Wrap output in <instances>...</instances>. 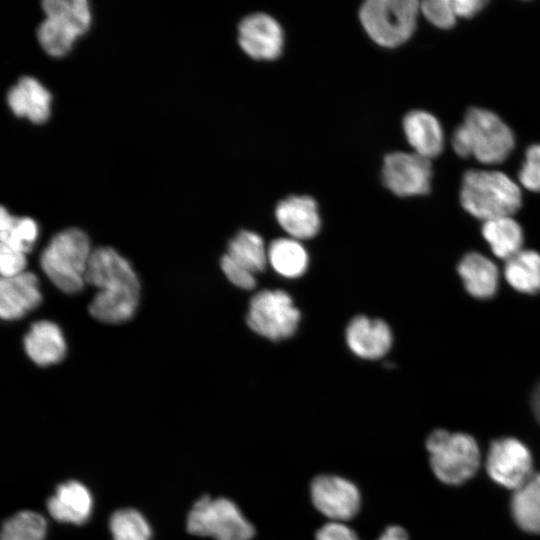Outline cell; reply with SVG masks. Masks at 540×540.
<instances>
[{
    "instance_id": "obj_1",
    "label": "cell",
    "mask_w": 540,
    "mask_h": 540,
    "mask_svg": "<svg viewBox=\"0 0 540 540\" xmlns=\"http://www.w3.org/2000/svg\"><path fill=\"white\" fill-rule=\"evenodd\" d=\"M85 283L98 288L89 305L95 319L116 324L133 316L140 296L139 280L129 262L113 248L93 250Z\"/></svg>"
},
{
    "instance_id": "obj_34",
    "label": "cell",
    "mask_w": 540,
    "mask_h": 540,
    "mask_svg": "<svg viewBox=\"0 0 540 540\" xmlns=\"http://www.w3.org/2000/svg\"><path fill=\"white\" fill-rule=\"evenodd\" d=\"M26 254L5 246L0 247V272L2 277H13L25 272Z\"/></svg>"
},
{
    "instance_id": "obj_6",
    "label": "cell",
    "mask_w": 540,
    "mask_h": 540,
    "mask_svg": "<svg viewBox=\"0 0 540 540\" xmlns=\"http://www.w3.org/2000/svg\"><path fill=\"white\" fill-rule=\"evenodd\" d=\"M420 12L415 0H368L359 10V18L370 38L388 48L406 42L414 33Z\"/></svg>"
},
{
    "instance_id": "obj_37",
    "label": "cell",
    "mask_w": 540,
    "mask_h": 540,
    "mask_svg": "<svg viewBox=\"0 0 540 540\" xmlns=\"http://www.w3.org/2000/svg\"><path fill=\"white\" fill-rule=\"evenodd\" d=\"M377 540H408V534L400 526H389Z\"/></svg>"
},
{
    "instance_id": "obj_10",
    "label": "cell",
    "mask_w": 540,
    "mask_h": 540,
    "mask_svg": "<svg viewBox=\"0 0 540 540\" xmlns=\"http://www.w3.org/2000/svg\"><path fill=\"white\" fill-rule=\"evenodd\" d=\"M486 471L497 484L515 490L533 474V459L528 447L512 437L491 442L486 456Z\"/></svg>"
},
{
    "instance_id": "obj_4",
    "label": "cell",
    "mask_w": 540,
    "mask_h": 540,
    "mask_svg": "<svg viewBox=\"0 0 540 540\" xmlns=\"http://www.w3.org/2000/svg\"><path fill=\"white\" fill-rule=\"evenodd\" d=\"M93 250L85 232L68 228L57 233L43 250L41 268L61 291L73 294L81 291Z\"/></svg>"
},
{
    "instance_id": "obj_23",
    "label": "cell",
    "mask_w": 540,
    "mask_h": 540,
    "mask_svg": "<svg viewBox=\"0 0 540 540\" xmlns=\"http://www.w3.org/2000/svg\"><path fill=\"white\" fill-rule=\"evenodd\" d=\"M225 255L253 274L264 271L268 263L267 248L262 237L248 230L239 231L229 241Z\"/></svg>"
},
{
    "instance_id": "obj_13",
    "label": "cell",
    "mask_w": 540,
    "mask_h": 540,
    "mask_svg": "<svg viewBox=\"0 0 540 540\" xmlns=\"http://www.w3.org/2000/svg\"><path fill=\"white\" fill-rule=\"evenodd\" d=\"M345 335L347 345L355 355L371 360L386 355L393 341L390 327L383 320L363 315L349 322Z\"/></svg>"
},
{
    "instance_id": "obj_38",
    "label": "cell",
    "mask_w": 540,
    "mask_h": 540,
    "mask_svg": "<svg viewBox=\"0 0 540 540\" xmlns=\"http://www.w3.org/2000/svg\"><path fill=\"white\" fill-rule=\"evenodd\" d=\"M531 406L537 421L540 423V382H538L532 392Z\"/></svg>"
},
{
    "instance_id": "obj_15",
    "label": "cell",
    "mask_w": 540,
    "mask_h": 540,
    "mask_svg": "<svg viewBox=\"0 0 540 540\" xmlns=\"http://www.w3.org/2000/svg\"><path fill=\"white\" fill-rule=\"evenodd\" d=\"M42 300L38 278L31 272L13 277H2L0 281V315L3 319H19L36 308Z\"/></svg>"
},
{
    "instance_id": "obj_26",
    "label": "cell",
    "mask_w": 540,
    "mask_h": 540,
    "mask_svg": "<svg viewBox=\"0 0 540 540\" xmlns=\"http://www.w3.org/2000/svg\"><path fill=\"white\" fill-rule=\"evenodd\" d=\"M38 237V226L29 217H16L2 207L0 212L1 246L26 254Z\"/></svg>"
},
{
    "instance_id": "obj_30",
    "label": "cell",
    "mask_w": 540,
    "mask_h": 540,
    "mask_svg": "<svg viewBox=\"0 0 540 540\" xmlns=\"http://www.w3.org/2000/svg\"><path fill=\"white\" fill-rule=\"evenodd\" d=\"M42 8L46 17L60 18L70 23L81 35L90 26L91 12L86 0H45Z\"/></svg>"
},
{
    "instance_id": "obj_14",
    "label": "cell",
    "mask_w": 540,
    "mask_h": 540,
    "mask_svg": "<svg viewBox=\"0 0 540 540\" xmlns=\"http://www.w3.org/2000/svg\"><path fill=\"white\" fill-rule=\"evenodd\" d=\"M275 217L283 230L296 240L314 237L321 226L317 203L306 195H292L279 201Z\"/></svg>"
},
{
    "instance_id": "obj_12",
    "label": "cell",
    "mask_w": 540,
    "mask_h": 540,
    "mask_svg": "<svg viewBox=\"0 0 540 540\" xmlns=\"http://www.w3.org/2000/svg\"><path fill=\"white\" fill-rule=\"evenodd\" d=\"M238 42L242 50L256 60L278 58L284 45V34L276 19L266 13H253L241 20Z\"/></svg>"
},
{
    "instance_id": "obj_20",
    "label": "cell",
    "mask_w": 540,
    "mask_h": 540,
    "mask_svg": "<svg viewBox=\"0 0 540 540\" xmlns=\"http://www.w3.org/2000/svg\"><path fill=\"white\" fill-rule=\"evenodd\" d=\"M458 274L466 291L478 299H488L495 295L499 274L496 265L482 254L471 252L458 263Z\"/></svg>"
},
{
    "instance_id": "obj_31",
    "label": "cell",
    "mask_w": 540,
    "mask_h": 540,
    "mask_svg": "<svg viewBox=\"0 0 540 540\" xmlns=\"http://www.w3.org/2000/svg\"><path fill=\"white\" fill-rule=\"evenodd\" d=\"M420 12L434 26L449 29L455 25L457 16L451 0H427L420 3Z\"/></svg>"
},
{
    "instance_id": "obj_32",
    "label": "cell",
    "mask_w": 540,
    "mask_h": 540,
    "mask_svg": "<svg viewBox=\"0 0 540 540\" xmlns=\"http://www.w3.org/2000/svg\"><path fill=\"white\" fill-rule=\"evenodd\" d=\"M518 176L527 190L540 192V144H533L526 150Z\"/></svg>"
},
{
    "instance_id": "obj_9",
    "label": "cell",
    "mask_w": 540,
    "mask_h": 540,
    "mask_svg": "<svg viewBox=\"0 0 540 540\" xmlns=\"http://www.w3.org/2000/svg\"><path fill=\"white\" fill-rule=\"evenodd\" d=\"M384 186L401 197L424 195L432 179L430 159L415 152H392L385 156L381 171Z\"/></svg>"
},
{
    "instance_id": "obj_28",
    "label": "cell",
    "mask_w": 540,
    "mask_h": 540,
    "mask_svg": "<svg viewBox=\"0 0 540 540\" xmlns=\"http://www.w3.org/2000/svg\"><path fill=\"white\" fill-rule=\"evenodd\" d=\"M46 519L34 511H20L2 525L1 540H44Z\"/></svg>"
},
{
    "instance_id": "obj_22",
    "label": "cell",
    "mask_w": 540,
    "mask_h": 540,
    "mask_svg": "<svg viewBox=\"0 0 540 540\" xmlns=\"http://www.w3.org/2000/svg\"><path fill=\"white\" fill-rule=\"evenodd\" d=\"M482 235L493 254L508 260L522 250L523 231L511 216L483 222Z\"/></svg>"
},
{
    "instance_id": "obj_5",
    "label": "cell",
    "mask_w": 540,
    "mask_h": 540,
    "mask_svg": "<svg viewBox=\"0 0 540 540\" xmlns=\"http://www.w3.org/2000/svg\"><path fill=\"white\" fill-rule=\"evenodd\" d=\"M426 448L435 476L445 484H462L479 469L480 450L469 434L437 429L427 437Z\"/></svg>"
},
{
    "instance_id": "obj_36",
    "label": "cell",
    "mask_w": 540,
    "mask_h": 540,
    "mask_svg": "<svg viewBox=\"0 0 540 540\" xmlns=\"http://www.w3.org/2000/svg\"><path fill=\"white\" fill-rule=\"evenodd\" d=\"M457 17L471 18L478 14L487 4L483 0H451Z\"/></svg>"
},
{
    "instance_id": "obj_16",
    "label": "cell",
    "mask_w": 540,
    "mask_h": 540,
    "mask_svg": "<svg viewBox=\"0 0 540 540\" xmlns=\"http://www.w3.org/2000/svg\"><path fill=\"white\" fill-rule=\"evenodd\" d=\"M93 500L88 488L82 483L69 480L57 486L47 501L52 518L62 523L81 525L92 512Z\"/></svg>"
},
{
    "instance_id": "obj_29",
    "label": "cell",
    "mask_w": 540,
    "mask_h": 540,
    "mask_svg": "<svg viewBox=\"0 0 540 540\" xmlns=\"http://www.w3.org/2000/svg\"><path fill=\"white\" fill-rule=\"evenodd\" d=\"M113 540H151V527L137 510L124 508L115 511L109 521Z\"/></svg>"
},
{
    "instance_id": "obj_19",
    "label": "cell",
    "mask_w": 540,
    "mask_h": 540,
    "mask_svg": "<svg viewBox=\"0 0 540 540\" xmlns=\"http://www.w3.org/2000/svg\"><path fill=\"white\" fill-rule=\"evenodd\" d=\"M8 104L17 116H25L34 123H43L50 114L51 95L35 78L24 76L7 96Z\"/></svg>"
},
{
    "instance_id": "obj_11",
    "label": "cell",
    "mask_w": 540,
    "mask_h": 540,
    "mask_svg": "<svg viewBox=\"0 0 540 540\" xmlns=\"http://www.w3.org/2000/svg\"><path fill=\"white\" fill-rule=\"evenodd\" d=\"M311 500L316 509L332 521L343 522L359 511L361 497L349 480L336 475H319L310 486Z\"/></svg>"
},
{
    "instance_id": "obj_17",
    "label": "cell",
    "mask_w": 540,
    "mask_h": 540,
    "mask_svg": "<svg viewBox=\"0 0 540 540\" xmlns=\"http://www.w3.org/2000/svg\"><path fill=\"white\" fill-rule=\"evenodd\" d=\"M405 137L413 152L427 159L438 156L444 146V133L438 119L424 110H413L403 118Z\"/></svg>"
},
{
    "instance_id": "obj_27",
    "label": "cell",
    "mask_w": 540,
    "mask_h": 540,
    "mask_svg": "<svg viewBox=\"0 0 540 540\" xmlns=\"http://www.w3.org/2000/svg\"><path fill=\"white\" fill-rule=\"evenodd\" d=\"M81 34L64 20L57 18L46 19L40 24L37 36L42 48L51 56L65 55L72 47L75 39Z\"/></svg>"
},
{
    "instance_id": "obj_2",
    "label": "cell",
    "mask_w": 540,
    "mask_h": 540,
    "mask_svg": "<svg viewBox=\"0 0 540 540\" xmlns=\"http://www.w3.org/2000/svg\"><path fill=\"white\" fill-rule=\"evenodd\" d=\"M452 147L463 158L473 156L484 164H498L508 158L515 146L510 127L494 112L471 108L454 130Z\"/></svg>"
},
{
    "instance_id": "obj_35",
    "label": "cell",
    "mask_w": 540,
    "mask_h": 540,
    "mask_svg": "<svg viewBox=\"0 0 540 540\" xmlns=\"http://www.w3.org/2000/svg\"><path fill=\"white\" fill-rule=\"evenodd\" d=\"M315 540H359V538L343 522L331 521L318 529Z\"/></svg>"
},
{
    "instance_id": "obj_21",
    "label": "cell",
    "mask_w": 540,
    "mask_h": 540,
    "mask_svg": "<svg viewBox=\"0 0 540 540\" xmlns=\"http://www.w3.org/2000/svg\"><path fill=\"white\" fill-rule=\"evenodd\" d=\"M510 508L519 528L528 533L540 534V473H533L513 490Z\"/></svg>"
},
{
    "instance_id": "obj_18",
    "label": "cell",
    "mask_w": 540,
    "mask_h": 540,
    "mask_svg": "<svg viewBox=\"0 0 540 540\" xmlns=\"http://www.w3.org/2000/svg\"><path fill=\"white\" fill-rule=\"evenodd\" d=\"M24 348L30 359L39 366L60 362L66 353L61 329L50 321L34 323L24 338Z\"/></svg>"
},
{
    "instance_id": "obj_7",
    "label": "cell",
    "mask_w": 540,
    "mask_h": 540,
    "mask_svg": "<svg viewBox=\"0 0 540 540\" xmlns=\"http://www.w3.org/2000/svg\"><path fill=\"white\" fill-rule=\"evenodd\" d=\"M186 527L190 534L214 540H251L255 534L253 525L234 502L209 495L194 503Z\"/></svg>"
},
{
    "instance_id": "obj_33",
    "label": "cell",
    "mask_w": 540,
    "mask_h": 540,
    "mask_svg": "<svg viewBox=\"0 0 540 540\" xmlns=\"http://www.w3.org/2000/svg\"><path fill=\"white\" fill-rule=\"evenodd\" d=\"M220 266L225 276L235 286L244 290H252L256 286L255 274L237 265L225 254L221 258Z\"/></svg>"
},
{
    "instance_id": "obj_25",
    "label": "cell",
    "mask_w": 540,
    "mask_h": 540,
    "mask_svg": "<svg viewBox=\"0 0 540 540\" xmlns=\"http://www.w3.org/2000/svg\"><path fill=\"white\" fill-rule=\"evenodd\" d=\"M504 275L509 285L521 293L540 292V254L521 250L506 261Z\"/></svg>"
},
{
    "instance_id": "obj_24",
    "label": "cell",
    "mask_w": 540,
    "mask_h": 540,
    "mask_svg": "<svg viewBox=\"0 0 540 540\" xmlns=\"http://www.w3.org/2000/svg\"><path fill=\"white\" fill-rule=\"evenodd\" d=\"M268 262L281 276L297 278L304 274L308 266V254L299 240L278 238L267 248Z\"/></svg>"
},
{
    "instance_id": "obj_3",
    "label": "cell",
    "mask_w": 540,
    "mask_h": 540,
    "mask_svg": "<svg viewBox=\"0 0 540 540\" xmlns=\"http://www.w3.org/2000/svg\"><path fill=\"white\" fill-rule=\"evenodd\" d=\"M518 185L499 171L468 170L462 178L460 202L472 216L485 221L512 216L521 206Z\"/></svg>"
},
{
    "instance_id": "obj_8",
    "label": "cell",
    "mask_w": 540,
    "mask_h": 540,
    "mask_svg": "<svg viewBox=\"0 0 540 540\" xmlns=\"http://www.w3.org/2000/svg\"><path fill=\"white\" fill-rule=\"evenodd\" d=\"M300 320V311L283 290H262L250 300L246 318L255 333L278 341L292 336Z\"/></svg>"
}]
</instances>
